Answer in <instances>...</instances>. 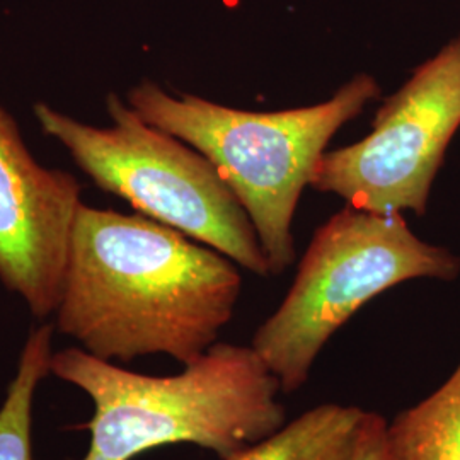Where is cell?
I'll list each match as a JSON object with an SVG mask.
<instances>
[{
	"instance_id": "6da1fadb",
	"label": "cell",
	"mask_w": 460,
	"mask_h": 460,
	"mask_svg": "<svg viewBox=\"0 0 460 460\" xmlns=\"http://www.w3.org/2000/svg\"><path fill=\"white\" fill-rule=\"evenodd\" d=\"M241 290L237 264L212 247L146 215L83 203L55 326L106 362L167 355L186 365L218 341Z\"/></svg>"
},
{
	"instance_id": "7a4b0ae2",
	"label": "cell",
	"mask_w": 460,
	"mask_h": 460,
	"mask_svg": "<svg viewBox=\"0 0 460 460\" xmlns=\"http://www.w3.org/2000/svg\"><path fill=\"white\" fill-rule=\"evenodd\" d=\"M49 374L93 401L83 460H133L191 444L230 460L287 423L279 378L252 346L215 343L176 376H146L83 348L51 355Z\"/></svg>"
},
{
	"instance_id": "3957f363",
	"label": "cell",
	"mask_w": 460,
	"mask_h": 460,
	"mask_svg": "<svg viewBox=\"0 0 460 460\" xmlns=\"http://www.w3.org/2000/svg\"><path fill=\"white\" fill-rule=\"evenodd\" d=\"M380 93L374 75L357 74L319 104L244 111L190 93L171 94L144 79L127 93V102L217 167L258 234L270 275L277 277L296 263V205L331 138Z\"/></svg>"
},
{
	"instance_id": "277c9868",
	"label": "cell",
	"mask_w": 460,
	"mask_h": 460,
	"mask_svg": "<svg viewBox=\"0 0 460 460\" xmlns=\"http://www.w3.org/2000/svg\"><path fill=\"white\" fill-rule=\"evenodd\" d=\"M111 125L98 127L34 102L40 127L99 190L125 199L140 215L180 230L258 277L270 264L244 208L197 148L138 115L127 99L108 93Z\"/></svg>"
},
{
	"instance_id": "5b68a950",
	"label": "cell",
	"mask_w": 460,
	"mask_h": 460,
	"mask_svg": "<svg viewBox=\"0 0 460 460\" xmlns=\"http://www.w3.org/2000/svg\"><path fill=\"white\" fill-rule=\"evenodd\" d=\"M459 273V256L421 241L402 215L345 205L314 232L290 290L251 346L281 393L294 394L332 334L367 302L410 279L454 281Z\"/></svg>"
},
{
	"instance_id": "8992f818",
	"label": "cell",
	"mask_w": 460,
	"mask_h": 460,
	"mask_svg": "<svg viewBox=\"0 0 460 460\" xmlns=\"http://www.w3.org/2000/svg\"><path fill=\"white\" fill-rule=\"evenodd\" d=\"M459 128L460 33L380 102L365 138L324 152L311 188L367 212L423 217Z\"/></svg>"
},
{
	"instance_id": "52a82bcc",
	"label": "cell",
	"mask_w": 460,
	"mask_h": 460,
	"mask_svg": "<svg viewBox=\"0 0 460 460\" xmlns=\"http://www.w3.org/2000/svg\"><path fill=\"white\" fill-rule=\"evenodd\" d=\"M83 186L40 164L0 104V281L38 319L55 314Z\"/></svg>"
},
{
	"instance_id": "ba28073f",
	"label": "cell",
	"mask_w": 460,
	"mask_h": 460,
	"mask_svg": "<svg viewBox=\"0 0 460 460\" xmlns=\"http://www.w3.org/2000/svg\"><path fill=\"white\" fill-rule=\"evenodd\" d=\"M368 411L321 404L230 460H349Z\"/></svg>"
},
{
	"instance_id": "9c48e42d",
	"label": "cell",
	"mask_w": 460,
	"mask_h": 460,
	"mask_svg": "<svg viewBox=\"0 0 460 460\" xmlns=\"http://www.w3.org/2000/svg\"><path fill=\"white\" fill-rule=\"evenodd\" d=\"M387 460H460V363L440 389L385 427Z\"/></svg>"
},
{
	"instance_id": "30bf717a",
	"label": "cell",
	"mask_w": 460,
	"mask_h": 460,
	"mask_svg": "<svg viewBox=\"0 0 460 460\" xmlns=\"http://www.w3.org/2000/svg\"><path fill=\"white\" fill-rule=\"evenodd\" d=\"M53 328L33 329L17 362L16 376L0 406V460H34L31 444L33 401L38 385L49 374Z\"/></svg>"
},
{
	"instance_id": "8fae6325",
	"label": "cell",
	"mask_w": 460,
	"mask_h": 460,
	"mask_svg": "<svg viewBox=\"0 0 460 460\" xmlns=\"http://www.w3.org/2000/svg\"><path fill=\"white\" fill-rule=\"evenodd\" d=\"M385 427L387 420H384L377 412L368 411L362 435L349 460H387Z\"/></svg>"
}]
</instances>
